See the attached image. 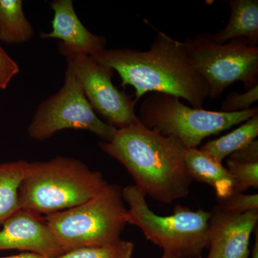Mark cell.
I'll list each match as a JSON object with an SVG mask.
<instances>
[{"label":"cell","mask_w":258,"mask_h":258,"mask_svg":"<svg viewBox=\"0 0 258 258\" xmlns=\"http://www.w3.org/2000/svg\"><path fill=\"white\" fill-rule=\"evenodd\" d=\"M227 170L233 181L234 191L244 193L249 188H258V162H240L229 159Z\"/></svg>","instance_id":"cell-19"},{"label":"cell","mask_w":258,"mask_h":258,"mask_svg":"<svg viewBox=\"0 0 258 258\" xmlns=\"http://www.w3.org/2000/svg\"><path fill=\"white\" fill-rule=\"evenodd\" d=\"M209 219L206 258H248L249 239L257 227L258 210L237 214L215 205Z\"/></svg>","instance_id":"cell-10"},{"label":"cell","mask_w":258,"mask_h":258,"mask_svg":"<svg viewBox=\"0 0 258 258\" xmlns=\"http://www.w3.org/2000/svg\"><path fill=\"white\" fill-rule=\"evenodd\" d=\"M218 205L222 210L233 213L242 214L258 210V195H245L233 191L228 196L217 199Z\"/></svg>","instance_id":"cell-20"},{"label":"cell","mask_w":258,"mask_h":258,"mask_svg":"<svg viewBox=\"0 0 258 258\" xmlns=\"http://www.w3.org/2000/svg\"><path fill=\"white\" fill-rule=\"evenodd\" d=\"M185 162L193 181L211 186L217 199L225 198L234 191L232 176L227 168L207 153L198 148L187 149Z\"/></svg>","instance_id":"cell-14"},{"label":"cell","mask_w":258,"mask_h":258,"mask_svg":"<svg viewBox=\"0 0 258 258\" xmlns=\"http://www.w3.org/2000/svg\"><path fill=\"white\" fill-rule=\"evenodd\" d=\"M50 6L54 12L52 31L41 33L40 37L60 40L59 51L62 55L93 56L106 49V39L94 35L84 26L75 11L72 0H55Z\"/></svg>","instance_id":"cell-12"},{"label":"cell","mask_w":258,"mask_h":258,"mask_svg":"<svg viewBox=\"0 0 258 258\" xmlns=\"http://www.w3.org/2000/svg\"><path fill=\"white\" fill-rule=\"evenodd\" d=\"M230 159L240 162H258V142L254 140L245 147L231 154Z\"/></svg>","instance_id":"cell-23"},{"label":"cell","mask_w":258,"mask_h":258,"mask_svg":"<svg viewBox=\"0 0 258 258\" xmlns=\"http://www.w3.org/2000/svg\"><path fill=\"white\" fill-rule=\"evenodd\" d=\"M19 72L18 64L0 45V89H6L11 80Z\"/></svg>","instance_id":"cell-22"},{"label":"cell","mask_w":258,"mask_h":258,"mask_svg":"<svg viewBox=\"0 0 258 258\" xmlns=\"http://www.w3.org/2000/svg\"><path fill=\"white\" fill-rule=\"evenodd\" d=\"M134 250L133 242L119 240L106 245L73 249L55 258H134Z\"/></svg>","instance_id":"cell-18"},{"label":"cell","mask_w":258,"mask_h":258,"mask_svg":"<svg viewBox=\"0 0 258 258\" xmlns=\"http://www.w3.org/2000/svg\"><path fill=\"white\" fill-rule=\"evenodd\" d=\"M119 185L108 184L86 203L44 217L64 252L114 243L126 225Z\"/></svg>","instance_id":"cell-5"},{"label":"cell","mask_w":258,"mask_h":258,"mask_svg":"<svg viewBox=\"0 0 258 258\" xmlns=\"http://www.w3.org/2000/svg\"><path fill=\"white\" fill-rule=\"evenodd\" d=\"M72 71L95 112L117 129L140 122L136 113L137 101L112 82L113 70L85 54L66 55Z\"/></svg>","instance_id":"cell-9"},{"label":"cell","mask_w":258,"mask_h":258,"mask_svg":"<svg viewBox=\"0 0 258 258\" xmlns=\"http://www.w3.org/2000/svg\"><path fill=\"white\" fill-rule=\"evenodd\" d=\"M108 185L100 171L77 159L57 157L29 163L19 188V200L21 209L49 215L86 203Z\"/></svg>","instance_id":"cell-3"},{"label":"cell","mask_w":258,"mask_h":258,"mask_svg":"<svg viewBox=\"0 0 258 258\" xmlns=\"http://www.w3.org/2000/svg\"><path fill=\"white\" fill-rule=\"evenodd\" d=\"M258 232L257 228H256V241L252 248V256L251 258H258Z\"/></svg>","instance_id":"cell-25"},{"label":"cell","mask_w":258,"mask_h":258,"mask_svg":"<svg viewBox=\"0 0 258 258\" xmlns=\"http://www.w3.org/2000/svg\"><path fill=\"white\" fill-rule=\"evenodd\" d=\"M19 249L55 258L64 253L46 220L20 209L3 223L0 250Z\"/></svg>","instance_id":"cell-11"},{"label":"cell","mask_w":258,"mask_h":258,"mask_svg":"<svg viewBox=\"0 0 258 258\" xmlns=\"http://www.w3.org/2000/svg\"><path fill=\"white\" fill-rule=\"evenodd\" d=\"M91 57L116 71L123 88L134 87L137 102L145 93H160L202 108L209 98L208 84L195 69L183 42L164 32L157 30V37L147 51L104 49Z\"/></svg>","instance_id":"cell-1"},{"label":"cell","mask_w":258,"mask_h":258,"mask_svg":"<svg viewBox=\"0 0 258 258\" xmlns=\"http://www.w3.org/2000/svg\"><path fill=\"white\" fill-rule=\"evenodd\" d=\"M183 43L195 69L208 84L209 98H218L237 81L243 83L246 91L258 86V47L246 39L219 44L211 34H202Z\"/></svg>","instance_id":"cell-7"},{"label":"cell","mask_w":258,"mask_h":258,"mask_svg":"<svg viewBox=\"0 0 258 258\" xmlns=\"http://www.w3.org/2000/svg\"><path fill=\"white\" fill-rule=\"evenodd\" d=\"M69 128L88 131L106 142L111 140L117 131L98 116L79 80L67 69L63 86L58 92L40 103L28 132L31 138L44 141Z\"/></svg>","instance_id":"cell-8"},{"label":"cell","mask_w":258,"mask_h":258,"mask_svg":"<svg viewBox=\"0 0 258 258\" xmlns=\"http://www.w3.org/2000/svg\"><path fill=\"white\" fill-rule=\"evenodd\" d=\"M258 136V114L227 135L212 140L200 148L219 162L253 142Z\"/></svg>","instance_id":"cell-17"},{"label":"cell","mask_w":258,"mask_h":258,"mask_svg":"<svg viewBox=\"0 0 258 258\" xmlns=\"http://www.w3.org/2000/svg\"><path fill=\"white\" fill-rule=\"evenodd\" d=\"M231 14L225 28L211 35L214 41L226 43L236 38H244L252 46L258 44L257 0H231L227 2Z\"/></svg>","instance_id":"cell-13"},{"label":"cell","mask_w":258,"mask_h":258,"mask_svg":"<svg viewBox=\"0 0 258 258\" xmlns=\"http://www.w3.org/2000/svg\"><path fill=\"white\" fill-rule=\"evenodd\" d=\"M139 120L148 128L174 137L186 149H195L202 141L240 124L258 114V108L226 113L186 106L178 97L154 93L142 102Z\"/></svg>","instance_id":"cell-6"},{"label":"cell","mask_w":258,"mask_h":258,"mask_svg":"<svg viewBox=\"0 0 258 258\" xmlns=\"http://www.w3.org/2000/svg\"><path fill=\"white\" fill-rule=\"evenodd\" d=\"M28 166L23 160L0 164V226L21 209L19 188Z\"/></svg>","instance_id":"cell-15"},{"label":"cell","mask_w":258,"mask_h":258,"mask_svg":"<svg viewBox=\"0 0 258 258\" xmlns=\"http://www.w3.org/2000/svg\"><path fill=\"white\" fill-rule=\"evenodd\" d=\"M100 148L125 166L145 196L165 204L184 198L193 179L185 162L187 149L142 122L117 129Z\"/></svg>","instance_id":"cell-2"},{"label":"cell","mask_w":258,"mask_h":258,"mask_svg":"<svg viewBox=\"0 0 258 258\" xmlns=\"http://www.w3.org/2000/svg\"><path fill=\"white\" fill-rule=\"evenodd\" d=\"M258 100V86H254L245 93H230L222 104L221 111L232 113L246 111L251 108L252 103Z\"/></svg>","instance_id":"cell-21"},{"label":"cell","mask_w":258,"mask_h":258,"mask_svg":"<svg viewBox=\"0 0 258 258\" xmlns=\"http://www.w3.org/2000/svg\"><path fill=\"white\" fill-rule=\"evenodd\" d=\"M35 31L23 11L21 0H0V40L9 44L28 42Z\"/></svg>","instance_id":"cell-16"},{"label":"cell","mask_w":258,"mask_h":258,"mask_svg":"<svg viewBox=\"0 0 258 258\" xmlns=\"http://www.w3.org/2000/svg\"><path fill=\"white\" fill-rule=\"evenodd\" d=\"M122 197L129 207L127 223L138 227L147 240L162 249L159 258H203L208 247L210 212L177 205L172 215H158L135 185L122 189Z\"/></svg>","instance_id":"cell-4"},{"label":"cell","mask_w":258,"mask_h":258,"mask_svg":"<svg viewBox=\"0 0 258 258\" xmlns=\"http://www.w3.org/2000/svg\"><path fill=\"white\" fill-rule=\"evenodd\" d=\"M1 258H45L40 254L34 253V252H23L17 255L9 256V257H1Z\"/></svg>","instance_id":"cell-24"}]
</instances>
